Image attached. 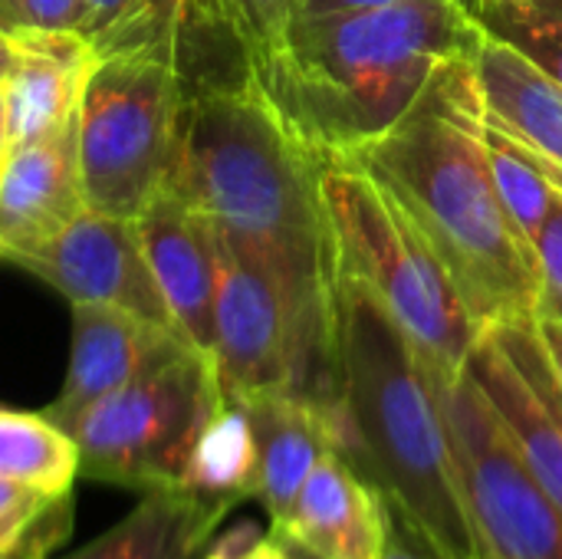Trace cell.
I'll list each match as a JSON object with an SVG mask.
<instances>
[{
    "label": "cell",
    "instance_id": "e0dca14e",
    "mask_svg": "<svg viewBox=\"0 0 562 559\" xmlns=\"http://www.w3.org/2000/svg\"><path fill=\"white\" fill-rule=\"evenodd\" d=\"M487 122L514 135L547 165L562 168V86L517 46L487 33L474 63Z\"/></svg>",
    "mask_w": 562,
    "mask_h": 559
},
{
    "label": "cell",
    "instance_id": "e575fe53",
    "mask_svg": "<svg viewBox=\"0 0 562 559\" xmlns=\"http://www.w3.org/2000/svg\"><path fill=\"white\" fill-rule=\"evenodd\" d=\"M13 59H16V49H13V40L0 33V79H7V72L13 69Z\"/></svg>",
    "mask_w": 562,
    "mask_h": 559
},
{
    "label": "cell",
    "instance_id": "4dcf8cb0",
    "mask_svg": "<svg viewBox=\"0 0 562 559\" xmlns=\"http://www.w3.org/2000/svg\"><path fill=\"white\" fill-rule=\"evenodd\" d=\"M59 501V497H56ZM49 497H40L26 488L7 484L0 481V550L7 544H13L16 537H23L30 530V524L49 507Z\"/></svg>",
    "mask_w": 562,
    "mask_h": 559
},
{
    "label": "cell",
    "instance_id": "d6986e66",
    "mask_svg": "<svg viewBox=\"0 0 562 559\" xmlns=\"http://www.w3.org/2000/svg\"><path fill=\"white\" fill-rule=\"evenodd\" d=\"M224 517L181 488L142 491L115 527L63 559H201Z\"/></svg>",
    "mask_w": 562,
    "mask_h": 559
},
{
    "label": "cell",
    "instance_id": "9a60e30c",
    "mask_svg": "<svg viewBox=\"0 0 562 559\" xmlns=\"http://www.w3.org/2000/svg\"><path fill=\"white\" fill-rule=\"evenodd\" d=\"M270 534L316 559H379L385 547V497L342 455L326 451L283 527Z\"/></svg>",
    "mask_w": 562,
    "mask_h": 559
},
{
    "label": "cell",
    "instance_id": "83f0119b",
    "mask_svg": "<svg viewBox=\"0 0 562 559\" xmlns=\"http://www.w3.org/2000/svg\"><path fill=\"white\" fill-rule=\"evenodd\" d=\"M72 530V494L53 501L23 537H16L13 544H7L0 550V559H53V550L69 540Z\"/></svg>",
    "mask_w": 562,
    "mask_h": 559
},
{
    "label": "cell",
    "instance_id": "4316f807",
    "mask_svg": "<svg viewBox=\"0 0 562 559\" xmlns=\"http://www.w3.org/2000/svg\"><path fill=\"white\" fill-rule=\"evenodd\" d=\"M533 257L540 273V293H537V316L562 320V191L557 188L553 208L533 237Z\"/></svg>",
    "mask_w": 562,
    "mask_h": 559
},
{
    "label": "cell",
    "instance_id": "ba28073f",
    "mask_svg": "<svg viewBox=\"0 0 562 559\" xmlns=\"http://www.w3.org/2000/svg\"><path fill=\"white\" fill-rule=\"evenodd\" d=\"M428 372L481 559H562V507L527 471L477 382L468 369Z\"/></svg>",
    "mask_w": 562,
    "mask_h": 559
},
{
    "label": "cell",
    "instance_id": "44dd1931",
    "mask_svg": "<svg viewBox=\"0 0 562 559\" xmlns=\"http://www.w3.org/2000/svg\"><path fill=\"white\" fill-rule=\"evenodd\" d=\"M79 478V448L43 412L0 409V481L40 497H69Z\"/></svg>",
    "mask_w": 562,
    "mask_h": 559
},
{
    "label": "cell",
    "instance_id": "ffe728a7",
    "mask_svg": "<svg viewBox=\"0 0 562 559\" xmlns=\"http://www.w3.org/2000/svg\"><path fill=\"white\" fill-rule=\"evenodd\" d=\"M178 488L227 514L247 497H257V438L244 402L224 395V405L201 432Z\"/></svg>",
    "mask_w": 562,
    "mask_h": 559
},
{
    "label": "cell",
    "instance_id": "2e32d148",
    "mask_svg": "<svg viewBox=\"0 0 562 559\" xmlns=\"http://www.w3.org/2000/svg\"><path fill=\"white\" fill-rule=\"evenodd\" d=\"M16 59L7 72L10 148H23L63 128L79 112L82 86L95 66V53L79 33H16L10 36Z\"/></svg>",
    "mask_w": 562,
    "mask_h": 559
},
{
    "label": "cell",
    "instance_id": "836d02e7",
    "mask_svg": "<svg viewBox=\"0 0 562 559\" xmlns=\"http://www.w3.org/2000/svg\"><path fill=\"white\" fill-rule=\"evenodd\" d=\"M10 152V105H7V86L0 79V161Z\"/></svg>",
    "mask_w": 562,
    "mask_h": 559
},
{
    "label": "cell",
    "instance_id": "30bf717a",
    "mask_svg": "<svg viewBox=\"0 0 562 559\" xmlns=\"http://www.w3.org/2000/svg\"><path fill=\"white\" fill-rule=\"evenodd\" d=\"M464 369L507 428L527 471L562 507V385L533 316L487 326Z\"/></svg>",
    "mask_w": 562,
    "mask_h": 559
},
{
    "label": "cell",
    "instance_id": "cb8c5ba5",
    "mask_svg": "<svg viewBox=\"0 0 562 559\" xmlns=\"http://www.w3.org/2000/svg\"><path fill=\"white\" fill-rule=\"evenodd\" d=\"M484 145H487V158H491V171H494L501 201L533 247V237L540 234V227L553 208L557 185L543 175L533 152L527 145H520L514 135H507L504 128H497L494 122H487V115H484Z\"/></svg>",
    "mask_w": 562,
    "mask_h": 559
},
{
    "label": "cell",
    "instance_id": "d590c367",
    "mask_svg": "<svg viewBox=\"0 0 562 559\" xmlns=\"http://www.w3.org/2000/svg\"><path fill=\"white\" fill-rule=\"evenodd\" d=\"M533 158H537V155H533ZM537 165L543 168V175H547V178H550V181H553V185H557V188L562 191V168H553V165H547L543 158H537Z\"/></svg>",
    "mask_w": 562,
    "mask_h": 559
},
{
    "label": "cell",
    "instance_id": "d4e9b609",
    "mask_svg": "<svg viewBox=\"0 0 562 559\" xmlns=\"http://www.w3.org/2000/svg\"><path fill=\"white\" fill-rule=\"evenodd\" d=\"M481 26L517 46L562 86V0H481Z\"/></svg>",
    "mask_w": 562,
    "mask_h": 559
},
{
    "label": "cell",
    "instance_id": "5bb4252c",
    "mask_svg": "<svg viewBox=\"0 0 562 559\" xmlns=\"http://www.w3.org/2000/svg\"><path fill=\"white\" fill-rule=\"evenodd\" d=\"M135 224L178 329L214 356V224L171 185L142 208Z\"/></svg>",
    "mask_w": 562,
    "mask_h": 559
},
{
    "label": "cell",
    "instance_id": "603a6c76",
    "mask_svg": "<svg viewBox=\"0 0 562 559\" xmlns=\"http://www.w3.org/2000/svg\"><path fill=\"white\" fill-rule=\"evenodd\" d=\"M214 16L244 49V69L267 82L286 59L293 30L306 13V0H211Z\"/></svg>",
    "mask_w": 562,
    "mask_h": 559
},
{
    "label": "cell",
    "instance_id": "8992f818",
    "mask_svg": "<svg viewBox=\"0 0 562 559\" xmlns=\"http://www.w3.org/2000/svg\"><path fill=\"white\" fill-rule=\"evenodd\" d=\"M191 92L178 59L102 56L79 99V168L86 208L138 217L171 185Z\"/></svg>",
    "mask_w": 562,
    "mask_h": 559
},
{
    "label": "cell",
    "instance_id": "7c38bea8",
    "mask_svg": "<svg viewBox=\"0 0 562 559\" xmlns=\"http://www.w3.org/2000/svg\"><path fill=\"white\" fill-rule=\"evenodd\" d=\"M184 349H191V343L178 329L158 326L119 306L72 303V349L66 379L43 415L69 432L95 402Z\"/></svg>",
    "mask_w": 562,
    "mask_h": 559
},
{
    "label": "cell",
    "instance_id": "52a82bcc",
    "mask_svg": "<svg viewBox=\"0 0 562 559\" xmlns=\"http://www.w3.org/2000/svg\"><path fill=\"white\" fill-rule=\"evenodd\" d=\"M224 405L214 356L184 349L109 399L69 428L79 448V478L135 491L178 488L191 451Z\"/></svg>",
    "mask_w": 562,
    "mask_h": 559
},
{
    "label": "cell",
    "instance_id": "8fae6325",
    "mask_svg": "<svg viewBox=\"0 0 562 559\" xmlns=\"http://www.w3.org/2000/svg\"><path fill=\"white\" fill-rule=\"evenodd\" d=\"M13 264L56 287L69 303H105L178 329L151 273L135 217H115L86 208L59 237L16 257Z\"/></svg>",
    "mask_w": 562,
    "mask_h": 559
},
{
    "label": "cell",
    "instance_id": "3957f363",
    "mask_svg": "<svg viewBox=\"0 0 562 559\" xmlns=\"http://www.w3.org/2000/svg\"><path fill=\"white\" fill-rule=\"evenodd\" d=\"M487 30L461 0H392L303 13L286 59L260 89L286 125L336 161L395 128Z\"/></svg>",
    "mask_w": 562,
    "mask_h": 559
},
{
    "label": "cell",
    "instance_id": "484cf974",
    "mask_svg": "<svg viewBox=\"0 0 562 559\" xmlns=\"http://www.w3.org/2000/svg\"><path fill=\"white\" fill-rule=\"evenodd\" d=\"M86 0H0V33L16 36L30 30L43 33H79L86 26Z\"/></svg>",
    "mask_w": 562,
    "mask_h": 559
},
{
    "label": "cell",
    "instance_id": "7402d4cb",
    "mask_svg": "<svg viewBox=\"0 0 562 559\" xmlns=\"http://www.w3.org/2000/svg\"><path fill=\"white\" fill-rule=\"evenodd\" d=\"M82 40L102 56L155 53L181 63V40L198 0H86Z\"/></svg>",
    "mask_w": 562,
    "mask_h": 559
},
{
    "label": "cell",
    "instance_id": "277c9868",
    "mask_svg": "<svg viewBox=\"0 0 562 559\" xmlns=\"http://www.w3.org/2000/svg\"><path fill=\"white\" fill-rule=\"evenodd\" d=\"M336 372L359 438V474L389 494L448 559H481L425 359L359 283L336 280Z\"/></svg>",
    "mask_w": 562,
    "mask_h": 559
},
{
    "label": "cell",
    "instance_id": "9c48e42d",
    "mask_svg": "<svg viewBox=\"0 0 562 559\" xmlns=\"http://www.w3.org/2000/svg\"><path fill=\"white\" fill-rule=\"evenodd\" d=\"M214 366L224 395H300L303 349L277 280L214 227Z\"/></svg>",
    "mask_w": 562,
    "mask_h": 559
},
{
    "label": "cell",
    "instance_id": "f1b7e54d",
    "mask_svg": "<svg viewBox=\"0 0 562 559\" xmlns=\"http://www.w3.org/2000/svg\"><path fill=\"white\" fill-rule=\"evenodd\" d=\"M385 497V547L379 559H448L445 550L389 497Z\"/></svg>",
    "mask_w": 562,
    "mask_h": 559
},
{
    "label": "cell",
    "instance_id": "74e56055",
    "mask_svg": "<svg viewBox=\"0 0 562 559\" xmlns=\"http://www.w3.org/2000/svg\"><path fill=\"white\" fill-rule=\"evenodd\" d=\"M0 260H3V257H0Z\"/></svg>",
    "mask_w": 562,
    "mask_h": 559
},
{
    "label": "cell",
    "instance_id": "7a4b0ae2",
    "mask_svg": "<svg viewBox=\"0 0 562 559\" xmlns=\"http://www.w3.org/2000/svg\"><path fill=\"white\" fill-rule=\"evenodd\" d=\"M336 161L402 208L481 329L537 316V257L494 185L471 63L445 69L395 128Z\"/></svg>",
    "mask_w": 562,
    "mask_h": 559
},
{
    "label": "cell",
    "instance_id": "6da1fadb",
    "mask_svg": "<svg viewBox=\"0 0 562 559\" xmlns=\"http://www.w3.org/2000/svg\"><path fill=\"white\" fill-rule=\"evenodd\" d=\"M323 168L247 69L240 82L191 92L171 188L277 280L313 405L342 399Z\"/></svg>",
    "mask_w": 562,
    "mask_h": 559
},
{
    "label": "cell",
    "instance_id": "4fadbf2b",
    "mask_svg": "<svg viewBox=\"0 0 562 559\" xmlns=\"http://www.w3.org/2000/svg\"><path fill=\"white\" fill-rule=\"evenodd\" d=\"M86 211L79 112L53 135L10 148L0 161V257L16 260L59 237Z\"/></svg>",
    "mask_w": 562,
    "mask_h": 559
},
{
    "label": "cell",
    "instance_id": "ac0fdd59",
    "mask_svg": "<svg viewBox=\"0 0 562 559\" xmlns=\"http://www.w3.org/2000/svg\"><path fill=\"white\" fill-rule=\"evenodd\" d=\"M244 402L257 438V497L270 517V530L283 527L300 488L316 461L333 451L323 409L300 395H260Z\"/></svg>",
    "mask_w": 562,
    "mask_h": 559
},
{
    "label": "cell",
    "instance_id": "8d00e7d4",
    "mask_svg": "<svg viewBox=\"0 0 562 559\" xmlns=\"http://www.w3.org/2000/svg\"><path fill=\"white\" fill-rule=\"evenodd\" d=\"M283 544H286V540H283ZM286 547L293 550V557H296V559H316L313 554H306V550H300V547H293V544H286Z\"/></svg>",
    "mask_w": 562,
    "mask_h": 559
},
{
    "label": "cell",
    "instance_id": "d6a6232c",
    "mask_svg": "<svg viewBox=\"0 0 562 559\" xmlns=\"http://www.w3.org/2000/svg\"><path fill=\"white\" fill-rule=\"evenodd\" d=\"M372 3H392V0H306V13H323V10H346V7H372ZM471 10H477L481 0H461Z\"/></svg>",
    "mask_w": 562,
    "mask_h": 559
},
{
    "label": "cell",
    "instance_id": "5b68a950",
    "mask_svg": "<svg viewBox=\"0 0 562 559\" xmlns=\"http://www.w3.org/2000/svg\"><path fill=\"white\" fill-rule=\"evenodd\" d=\"M323 204L336 280L366 287L428 369L461 372L484 329L402 208L346 161H326Z\"/></svg>",
    "mask_w": 562,
    "mask_h": 559
},
{
    "label": "cell",
    "instance_id": "1f68e13d",
    "mask_svg": "<svg viewBox=\"0 0 562 559\" xmlns=\"http://www.w3.org/2000/svg\"><path fill=\"white\" fill-rule=\"evenodd\" d=\"M537 323V333H540V343L550 356V366L557 372L562 385V320H550V316H533Z\"/></svg>",
    "mask_w": 562,
    "mask_h": 559
},
{
    "label": "cell",
    "instance_id": "f546056e",
    "mask_svg": "<svg viewBox=\"0 0 562 559\" xmlns=\"http://www.w3.org/2000/svg\"><path fill=\"white\" fill-rule=\"evenodd\" d=\"M201 559H296L277 534H260L254 524H240L231 534L211 540Z\"/></svg>",
    "mask_w": 562,
    "mask_h": 559
}]
</instances>
